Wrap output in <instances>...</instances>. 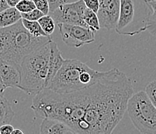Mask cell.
Listing matches in <instances>:
<instances>
[{
    "label": "cell",
    "mask_w": 156,
    "mask_h": 134,
    "mask_svg": "<svg viewBox=\"0 0 156 134\" xmlns=\"http://www.w3.org/2000/svg\"><path fill=\"white\" fill-rule=\"evenodd\" d=\"M134 93L130 78L113 68L93 85L76 92L45 88L35 94L30 107L38 118L60 121L77 134H112Z\"/></svg>",
    "instance_id": "1"
},
{
    "label": "cell",
    "mask_w": 156,
    "mask_h": 134,
    "mask_svg": "<svg viewBox=\"0 0 156 134\" xmlns=\"http://www.w3.org/2000/svg\"><path fill=\"white\" fill-rule=\"evenodd\" d=\"M105 73L93 70L76 59H65L47 89L62 94L76 92L93 85Z\"/></svg>",
    "instance_id": "2"
},
{
    "label": "cell",
    "mask_w": 156,
    "mask_h": 134,
    "mask_svg": "<svg viewBox=\"0 0 156 134\" xmlns=\"http://www.w3.org/2000/svg\"><path fill=\"white\" fill-rule=\"evenodd\" d=\"M51 42V40L33 51L21 62L19 88L27 94H37L45 89Z\"/></svg>",
    "instance_id": "3"
},
{
    "label": "cell",
    "mask_w": 156,
    "mask_h": 134,
    "mask_svg": "<svg viewBox=\"0 0 156 134\" xmlns=\"http://www.w3.org/2000/svg\"><path fill=\"white\" fill-rule=\"evenodd\" d=\"M7 46L1 60L13 62L20 65L23 59L35 50L51 41L50 37H35L25 29L22 19L6 27Z\"/></svg>",
    "instance_id": "4"
},
{
    "label": "cell",
    "mask_w": 156,
    "mask_h": 134,
    "mask_svg": "<svg viewBox=\"0 0 156 134\" xmlns=\"http://www.w3.org/2000/svg\"><path fill=\"white\" fill-rule=\"evenodd\" d=\"M149 8L145 0H120V15L115 30L120 35L134 36L147 30Z\"/></svg>",
    "instance_id": "5"
},
{
    "label": "cell",
    "mask_w": 156,
    "mask_h": 134,
    "mask_svg": "<svg viewBox=\"0 0 156 134\" xmlns=\"http://www.w3.org/2000/svg\"><path fill=\"white\" fill-rule=\"evenodd\" d=\"M127 111L136 129L142 134H156V108L144 91L134 93Z\"/></svg>",
    "instance_id": "6"
},
{
    "label": "cell",
    "mask_w": 156,
    "mask_h": 134,
    "mask_svg": "<svg viewBox=\"0 0 156 134\" xmlns=\"http://www.w3.org/2000/svg\"><path fill=\"white\" fill-rule=\"evenodd\" d=\"M86 9V6L83 0H78L58 5L54 10L50 11L48 15L51 16L57 24L65 23L89 28L83 21V14Z\"/></svg>",
    "instance_id": "7"
},
{
    "label": "cell",
    "mask_w": 156,
    "mask_h": 134,
    "mask_svg": "<svg viewBox=\"0 0 156 134\" xmlns=\"http://www.w3.org/2000/svg\"><path fill=\"white\" fill-rule=\"evenodd\" d=\"M63 42L69 46L79 48L86 43L95 41L94 31L78 25L58 23Z\"/></svg>",
    "instance_id": "8"
},
{
    "label": "cell",
    "mask_w": 156,
    "mask_h": 134,
    "mask_svg": "<svg viewBox=\"0 0 156 134\" xmlns=\"http://www.w3.org/2000/svg\"><path fill=\"white\" fill-rule=\"evenodd\" d=\"M97 16L100 28L110 30L116 28L120 15V0H99Z\"/></svg>",
    "instance_id": "9"
},
{
    "label": "cell",
    "mask_w": 156,
    "mask_h": 134,
    "mask_svg": "<svg viewBox=\"0 0 156 134\" xmlns=\"http://www.w3.org/2000/svg\"><path fill=\"white\" fill-rule=\"evenodd\" d=\"M0 76L6 88H19L21 81L20 65L0 59Z\"/></svg>",
    "instance_id": "10"
},
{
    "label": "cell",
    "mask_w": 156,
    "mask_h": 134,
    "mask_svg": "<svg viewBox=\"0 0 156 134\" xmlns=\"http://www.w3.org/2000/svg\"><path fill=\"white\" fill-rule=\"evenodd\" d=\"M64 60H65V59L62 57V53L58 47V45L52 40L51 46L50 58H49V61H48V76H47L46 83H45V88H48L51 81L56 75L57 72L62 67Z\"/></svg>",
    "instance_id": "11"
},
{
    "label": "cell",
    "mask_w": 156,
    "mask_h": 134,
    "mask_svg": "<svg viewBox=\"0 0 156 134\" xmlns=\"http://www.w3.org/2000/svg\"><path fill=\"white\" fill-rule=\"evenodd\" d=\"M68 126L55 119H44L40 126V134H64Z\"/></svg>",
    "instance_id": "12"
},
{
    "label": "cell",
    "mask_w": 156,
    "mask_h": 134,
    "mask_svg": "<svg viewBox=\"0 0 156 134\" xmlns=\"http://www.w3.org/2000/svg\"><path fill=\"white\" fill-rule=\"evenodd\" d=\"M21 19V13L16 9V7H9L0 12V28L9 27Z\"/></svg>",
    "instance_id": "13"
},
{
    "label": "cell",
    "mask_w": 156,
    "mask_h": 134,
    "mask_svg": "<svg viewBox=\"0 0 156 134\" xmlns=\"http://www.w3.org/2000/svg\"><path fill=\"white\" fill-rule=\"evenodd\" d=\"M14 115L15 112L9 101L4 95H0V127L5 124L10 123Z\"/></svg>",
    "instance_id": "14"
},
{
    "label": "cell",
    "mask_w": 156,
    "mask_h": 134,
    "mask_svg": "<svg viewBox=\"0 0 156 134\" xmlns=\"http://www.w3.org/2000/svg\"><path fill=\"white\" fill-rule=\"evenodd\" d=\"M145 2L149 8L147 31L152 36H156V0H145Z\"/></svg>",
    "instance_id": "15"
},
{
    "label": "cell",
    "mask_w": 156,
    "mask_h": 134,
    "mask_svg": "<svg viewBox=\"0 0 156 134\" xmlns=\"http://www.w3.org/2000/svg\"><path fill=\"white\" fill-rule=\"evenodd\" d=\"M22 23L25 29L33 35L35 37H41V36H44V37H50L51 36H48L46 33L44 32L42 29L41 26H40L39 22L37 21H29L27 19H22Z\"/></svg>",
    "instance_id": "16"
},
{
    "label": "cell",
    "mask_w": 156,
    "mask_h": 134,
    "mask_svg": "<svg viewBox=\"0 0 156 134\" xmlns=\"http://www.w3.org/2000/svg\"><path fill=\"white\" fill-rule=\"evenodd\" d=\"M83 21L85 22L86 26L94 32H96V31L100 30L101 29L97 14L90 10V9H87V8L86 9L84 14H83Z\"/></svg>",
    "instance_id": "17"
},
{
    "label": "cell",
    "mask_w": 156,
    "mask_h": 134,
    "mask_svg": "<svg viewBox=\"0 0 156 134\" xmlns=\"http://www.w3.org/2000/svg\"><path fill=\"white\" fill-rule=\"evenodd\" d=\"M37 22H39L40 26H41L44 32L48 36H51L54 33V31L55 29V22L51 15H44Z\"/></svg>",
    "instance_id": "18"
},
{
    "label": "cell",
    "mask_w": 156,
    "mask_h": 134,
    "mask_svg": "<svg viewBox=\"0 0 156 134\" xmlns=\"http://www.w3.org/2000/svg\"><path fill=\"white\" fill-rule=\"evenodd\" d=\"M16 9L20 13H26L35 9L36 7L32 0H20L16 5Z\"/></svg>",
    "instance_id": "19"
},
{
    "label": "cell",
    "mask_w": 156,
    "mask_h": 134,
    "mask_svg": "<svg viewBox=\"0 0 156 134\" xmlns=\"http://www.w3.org/2000/svg\"><path fill=\"white\" fill-rule=\"evenodd\" d=\"M144 91L156 108V81H153L147 84Z\"/></svg>",
    "instance_id": "20"
},
{
    "label": "cell",
    "mask_w": 156,
    "mask_h": 134,
    "mask_svg": "<svg viewBox=\"0 0 156 134\" xmlns=\"http://www.w3.org/2000/svg\"><path fill=\"white\" fill-rule=\"evenodd\" d=\"M36 9L42 12L44 15H48L50 12V4L48 0H32Z\"/></svg>",
    "instance_id": "21"
},
{
    "label": "cell",
    "mask_w": 156,
    "mask_h": 134,
    "mask_svg": "<svg viewBox=\"0 0 156 134\" xmlns=\"http://www.w3.org/2000/svg\"><path fill=\"white\" fill-rule=\"evenodd\" d=\"M44 14L38 9H35L30 12H26V13H21V17L23 19H27L29 21H38L42 16H44Z\"/></svg>",
    "instance_id": "22"
},
{
    "label": "cell",
    "mask_w": 156,
    "mask_h": 134,
    "mask_svg": "<svg viewBox=\"0 0 156 134\" xmlns=\"http://www.w3.org/2000/svg\"><path fill=\"white\" fill-rule=\"evenodd\" d=\"M7 38L6 28H0V59L2 58L6 49Z\"/></svg>",
    "instance_id": "23"
},
{
    "label": "cell",
    "mask_w": 156,
    "mask_h": 134,
    "mask_svg": "<svg viewBox=\"0 0 156 134\" xmlns=\"http://www.w3.org/2000/svg\"><path fill=\"white\" fill-rule=\"evenodd\" d=\"M86 8L93 12L97 13L99 10V7H100V1L99 0H83Z\"/></svg>",
    "instance_id": "24"
},
{
    "label": "cell",
    "mask_w": 156,
    "mask_h": 134,
    "mask_svg": "<svg viewBox=\"0 0 156 134\" xmlns=\"http://www.w3.org/2000/svg\"><path fill=\"white\" fill-rule=\"evenodd\" d=\"M76 1H78V0H48L49 4H50V11L54 10L55 8L62 4L70 3V2H76Z\"/></svg>",
    "instance_id": "25"
},
{
    "label": "cell",
    "mask_w": 156,
    "mask_h": 134,
    "mask_svg": "<svg viewBox=\"0 0 156 134\" xmlns=\"http://www.w3.org/2000/svg\"><path fill=\"white\" fill-rule=\"evenodd\" d=\"M13 130V126L10 124H5L0 127V133L1 134H11Z\"/></svg>",
    "instance_id": "26"
},
{
    "label": "cell",
    "mask_w": 156,
    "mask_h": 134,
    "mask_svg": "<svg viewBox=\"0 0 156 134\" xmlns=\"http://www.w3.org/2000/svg\"><path fill=\"white\" fill-rule=\"evenodd\" d=\"M9 7V6L8 5V4H7L5 0H0V12L5 10V9H8Z\"/></svg>",
    "instance_id": "27"
},
{
    "label": "cell",
    "mask_w": 156,
    "mask_h": 134,
    "mask_svg": "<svg viewBox=\"0 0 156 134\" xmlns=\"http://www.w3.org/2000/svg\"><path fill=\"white\" fill-rule=\"evenodd\" d=\"M9 7H16L20 0H5Z\"/></svg>",
    "instance_id": "28"
},
{
    "label": "cell",
    "mask_w": 156,
    "mask_h": 134,
    "mask_svg": "<svg viewBox=\"0 0 156 134\" xmlns=\"http://www.w3.org/2000/svg\"><path fill=\"white\" fill-rule=\"evenodd\" d=\"M5 89H6V88L4 85L2 78H1V76H0V95H4V91H5Z\"/></svg>",
    "instance_id": "29"
},
{
    "label": "cell",
    "mask_w": 156,
    "mask_h": 134,
    "mask_svg": "<svg viewBox=\"0 0 156 134\" xmlns=\"http://www.w3.org/2000/svg\"><path fill=\"white\" fill-rule=\"evenodd\" d=\"M64 134H77V133H76L75 131L72 130V129H71L69 127H68V129L65 130V133H64Z\"/></svg>",
    "instance_id": "30"
},
{
    "label": "cell",
    "mask_w": 156,
    "mask_h": 134,
    "mask_svg": "<svg viewBox=\"0 0 156 134\" xmlns=\"http://www.w3.org/2000/svg\"><path fill=\"white\" fill-rule=\"evenodd\" d=\"M11 134H24V133H23V132L22 130H20V129H14V130L12 131V132Z\"/></svg>",
    "instance_id": "31"
},
{
    "label": "cell",
    "mask_w": 156,
    "mask_h": 134,
    "mask_svg": "<svg viewBox=\"0 0 156 134\" xmlns=\"http://www.w3.org/2000/svg\"><path fill=\"white\" fill-rule=\"evenodd\" d=\"M0 134H1V133H0Z\"/></svg>",
    "instance_id": "32"
}]
</instances>
